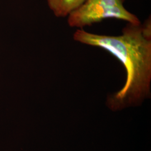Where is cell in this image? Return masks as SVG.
I'll return each instance as SVG.
<instances>
[{"label": "cell", "instance_id": "obj_1", "mask_svg": "<svg viewBox=\"0 0 151 151\" xmlns=\"http://www.w3.org/2000/svg\"><path fill=\"white\" fill-rule=\"evenodd\" d=\"M73 38L80 43L107 51L124 66L126 81L119 91L108 97L109 108L118 110L139 105L150 96L151 38L144 34L141 23H128L118 36L93 34L78 29Z\"/></svg>", "mask_w": 151, "mask_h": 151}, {"label": "cell", "instance_id": "obj_2", "mask_svg": "<svg viewBox=\"0 0 151 151\" xmlns=\"http://www.w3.org/2000/svg\"><path fill=\"white\" fill-rule=\"evenodd\" d=\"M125 0H86L68 16V24L72 27L83 29L107 19L124 20L134 24H140L134 14L124 7Z\"/></svg>", "mask_w": 151, "mask_h": 151}, {"label": "cell", "instance_id": "obj_3", "mask_svg": "<svg viewBox=\"0 0 151 151\" xmlns=\"http://www.w3.org/2000/svg\"><path fill=\"white\" fill-rule=\"evenodd\" d=\"M49 8L58 17H65L80 7L86 0H47Z\"/></svg>", "mask_w": 151, "mask_h": 151}]
</instances>
